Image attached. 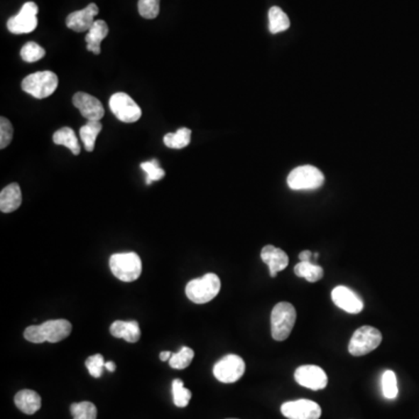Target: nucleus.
<instances>
[{
	"instance_id": "nucleus-1",
	"label": "nucleus",
	"mask_w": 419,
	"mask_h": 419,
	"mask_svg": "<svg viewBox=\"0 0 419 419\" xmlns=\"http://www.w3.org/2000/svg\"><path fill=\"white\" fill-rule=\"evenodd\" d=\"M72 331V325L69 320H47L41 325L28 326L25 330L23 337L29 342L42 344V342H58L68 338Z\"/></svg>"
},
{
	"instance_id": "nucleus-2",
	"label": "nucleus",
	"mask_w": 419,
	"mask_h": 419,
	"mask_svg": "<svg viewBox=\"0 0 419 419\" xmlns=\"http://www.w3.org/2000/svg\"><path fill=\"white\" fill-rule=\"evenodd\" d=\"M296 309L293 304L281 302L271 311V337L276 342H284L289 338L296 322Z\"/></svg>"
},
{
	"instance_id": "nucleus-3",
	"label": "nucleus",
	"mask_w": 419,
	"mask_h": 419,
	"mask_svg": "<svg viewBox=\"0 0 419 419\" xmlns=\"http://www.w3.org/2000/svg\"><path fill=\"white\" fill-rule=\"evenodd\" d=\"M222 288L220 278L209 273L200 278H195L187 284L185 293L191 302L196 304L209 303L219 293Z\"/></svg>"
},
{
	"instance_id": "nucleus-4",
	"label": "nucleus",
	"mask_w": 419,
	"mask_h": 419,
	"mask_svg": "<svg viewBox=\"0 0 419 419\" xmlns=\"http://www.w3.org/2000/svg\"><path fill=\"white\" fill-rule=\"evenodd\" d=\"M110 268L112 274L123 282H133L138 280L142 273V262L139 255L133 251L118 253L110 258Z\"/></svg>"
},
{
	"instance_id": "nucleus-5",
	"label": "nucleus",
	"mask_w": 419,
	"mask_h": 419,
	"mask_svg": "<svg viewBox=\"0 0 419 419\" xmlns=\"http://www.w3.org/2000/svg\"><path fill=\"white\" fill-rule=\"evenodd\" d=\"M58 77L53 71H38L23 78L21 87L26 94L36 99H43L55 92Z\"/></svg>"
},
{
	"instance_id": "nucleus-6",
	"label": "nucleus",
	"mask_w": 419,
	"mask_h": 419,
	"mask_svg": "<svg viewBox=\"0 0 419 419\" xmlns=\"http://www.w3.org/2000/svg\"><path fill=\"white\" fill-rule=\"evenodd\" d=\"M325 178L318 168L313 165H300L291 171L287 183L293 190H315L322 187Z\"/></svg>"
},
{
	"instance_id": "nucleus-7",
	"label": "nucleus",
	"mask_w": 419,
	"mask_h": 419,
	"mask_svg": "<svg viewBox=\"0 0 419 419\" xmlns=\"http://www.w3.org/2000/svg\"><path fill=\"white\" fill-rule=\"evenodd\" d=\"M382 342V334L373 326H362L352 335L349 352L353 357L369 354L376 349Z\"/></svg>"
},
{
	"instance_id": "nucleus-8",
	"label": "nucleus",
	"mask_w": 419,
	"mask_h": 419,
	"mask_svg": "<svg viewBox=\"0 0 419 419\" xmlns=\"http://www.w3.org/2000/svg\"><path fill=\"white\" fill-rule=\"evenodd\" d=\"M245 361L239 355L229 354L213 367V375L222 383H234L245 373Z\"/></svg>"
},
{
	"instance_id": "nucleus-9",
	"label": "nucleus",
	"mask_w": 419,
	"mask_h": 419,
	"mask_svg": "<svg viewBox=\"0 0 419 419\" xmlns=\"http://www.w3.org/2000/svg\"><path fill=\"white\" fill-rule=\"evenodd\" d=\"M111 111L123 123H136L141 118V109L139 105L124 92H116L110 98Z\"/></svg>"
},
{
	"instance_id": "nucleus-10",
	"label": "nucleus",
	"mask_w": 419,
	"mask_h": 419,
	"mask_svg": "<svg viewBox=\"0 0 419 419\" xmlns=\"http://www.w3.org/2000/svg\"><path fill=\"white\" fill-rule=\"evenodd\" d=\"M38 12L39 7L36 3L28 1L23 4L19 13L12 16L7 21V28L13 34H28L36 31L38 26Z\"/></svg>"
},
{
	"instance_id": "nucleus-11",
	"label": "nucleus",
	"mask_w": 419,
	"mask_h": 419,
	"mask_svg": "<svg viewBox=\"0 0 419 419\" xmlns=\"http://www.w3.org/2000/svg\"><path fill=\"white\" fill-rule=\"evenodd\" d=\"M281 413L288 419H320L322 408L313 401H290L282 404Z\"/></svg>"
},
{
	"instance_id": "nucleus-12",
	"label": "nucleus",
	"mask_w": 419,
	"mask_h": 419,
	"mask_svg": "<svg viewBox=\"0 0 419 419\" xmlns=\"http://www.w3.org/2000/svg\"><path fill=\"white\" fill-rule=\"evenodd\" d=\"M295 380L302 387L311 391H322L327 386V375L322 368L315 364L300 366L295 371Z\"/></svg>"
},
{
	"instance_id": "nucleus-13",
	"label": "nucleus",
	"mask_w": 419,
	"mask_h": 419,
	"mask_svg": "<svg viewBox=\"0 0 419 419\" xmlns=\"http://www.w3.org/2000/svg\"><path fill=\"white\" fill-rule=\"evenodd\" d=\"M331 297H332L333 303L339 309L344 310L351 315H358L364 310V302L361 298L349 288L338 285L333 289Z\"/></svg>"
},
{
	"instance_id": "nucleus-14",
	"label": "nucleus",
	"mask_w": 419,
	"mask_h": 419,
	"mask_svg": "<svg viewBox=\"0 0 419 419\" xmlns=\"http://www.w3.org/2000/svg\"><path fill=\"white\" fill-rule=\"evenodd\" d=\"M72 103L76 109H78V111L81 112L82 116L87 119V121L89 120H99L100 121L105 114L103 104L100 103V100L91 94H85V92L75 94L72 97Z\"/></svg>"
},
{
	"instance_id": "nucleus-15",
	"label": "nucleus",
	"mask_w": 419,
	"mask_h": 419,
	"mask_svg": "<svg viewBox=\"0 0 419 419\" xmlns=\"http://www.w3.org/2000/svg\"><path fill=\"white\" fill-rule=\"evenodd\" d=\"M99 13L96 4H89L85 9L81 11H76L69 14L67 18V27L72 29L75 32H89V29L94 25V18Z\"/></svg>"
},
{
	"instance_id": "nucleus-16",
	"label": "nucleus",
	"mask_w": 419,
	"mask_h": 419,
	"mask_svg": "<svg viewBox=\"0 0 419 419\" xmlns=\"http://www.w3.org/2000/svg\"><path fill=\"white\" fill-rule=\"evenodd\" d=\"M262 261L269 267L271 278H276L280 271H284L289 265L287 253L275 246L268 245L261 251Z\"/></svg>"
},
{
	"instance_id": "nucleus-17",
	"label": "nucleus",
	"mask_w": 419,
	"mask_h": 419,
	"mask_svg": "<svg viewBox=\"0 0 419 419\" xmlns=\"http://www.w3.org/2000/svg\"><path fill=\"white\" fill-rule=\"evenodd\" d=\"M110 332L113 337L124 339V340L131 342V344L139 342L140 337H141L139 322H136V320H132V322L116 320L111 325Z\"/></svg>"
},
{
	"instance_id": "nucleus-18",
	"label": "nucleus",
	"mask_w": 419,
	"mask_h": 419,
	"mask_svg": "<svg viewBox=\"0 0 419 419\" xmlns=\"http://www.w3.org/2000/svg\"><path fill=\"white\" fill-rule=\"evenodd\" d=\"M21 202H23V196H21L19 184H10V185H7L1 190V194H0V210H1V212H13L16 210L19 209Z\"/></svg>"
},
{
	"instance_id": "nucleus-19",
	"label": "nucleus",
	"mask_w": 419,
	"mask_h": 419,
	"mask_svg": "<svg viewBox=\"0 0 419 419\" xmlns=\"http://www.w3.org/2000/svg\"><path fill=\"white\" fill-rule=\"evenodd\" d=\"M16 408L26 415H34L41 408L42 401L39 393L29 389H23L14 397Z\"/></svg>"
},
{
	"instance_id": "nucleus-20",
	"label": "nucleus",
	"mask_w": 419,
	"mask_h": 419,
	"mask_svg": "<svg viewBox=\"0 0 419 419\" xmlns=\"http://www.w3.org/2000/svg\"><path fill=\"white\" fill-rule=\"evenodd\" d=\"M107 34H109L107 23L104 20H96L85 36L87 50L94 53L96 55H99L100 43L107 38Z\"/></svg>"
},
{
	"instance_id": "nucleus-21",
	"label": "nucleus",
	"mask_w": 419,
	"mask_h": 419,
	"mask_svg": "<svg viewBox=\"0 0 419 419\" xmlns=\"http://www.w3.org/2000/svg\"><path fill=\"white\" fill-rule=\"evenodd\" d=\"M53 141L56 145L65 146L67 148L70 149V152L74 155L81 153L77 136H76L74 129L70 127H63V129L56 131L53 136Z\"/></svg>"
},
{
	"instance_id": "nucleus-22",
	"label": "nucleus",
	"mask_w": 419,
	"mask_h": 419,
	"mask_svg": "<svg viewBox=\"0 0 419 419\" xmlns=\"http://www.w3.org/2000/svg\"><path fill=\"white\" fill-rule=\"evenodd\" d=\"M102 129H103V125L99 120H89L87 125L82 126L80 129V136H81L87 152H94L96 139H97L98 134L102 132Z\"/></svg>"
},
{
	"instance_id": "nucleus-23",
	"label": "nucleus",
	"mask_w": 419,
	"mask_h": 419,
	"mask_svg": "<svg viewBox=\"0 0 419 419\" xmlns=\"http://www.w3.org/2000/svg\"><path fill=\"white\" fill-rule=\"evenodd\" d=\"M293 271L298 278H305L310 283L318 282L324 276V269L311 261H300L295 266Z\"/></svg>"
},
{
	"instance_id": "nucleus-24",
	"label": "nucleus",
	"mask_w": 419,
	"mask_h": 419,
	"mask_svg": "<svg viewBox=\"0 0 419 419\" xmlns=\"http://www.w3.org/2000/svg\"><path fill=\"white\" fill-rule=\"evenodd\" d=\"M268 19H269V32L271 34H278L290 27V20L278 6L271 7L268 13Z\"/></svg>"
},
{
	"instance_id": "nucleus-25",
	"label": "nucleus",
	"mask_w": 419,
	"mask_h": 419,
	"mask_svg": "<svg viewBox=\"0 0 419 419\" xmlns=\"http://www.w3.org/2000/svg\"><path fill=\"white\" fill-rule=\"evenodd\" d=\"M191 141V129L182 127L176 133H168L163 138V142L168 148L182 149L187 147Z\"/></svg>"
},
{
	"instance_id": "nucleus-26",
	"label": "nucleus",
	"mask_w": 419,
	"mask_h": 419,
	"mask_svg": "<svg viewBox=\"0 0 419 419\" xmlns=\"http://www.w3.org/2000/svg\"><path fill=\"white\" fill-rule=\"evenodd\" d=\"M194 357V349H191L190 347H187V346H183L178 353H173L170 360H169V364L174 369H184V368L190 366Z\"/></svg>"
},
{
	"instance_id": "nucleus-27",
	"label": "nucleus",
	"mask_w": 419,
	"mask_h": 419,
	"mask_svg": "<svg viewBox=\"0 0 419 419\" xmlns=\"http://www.w3.org/2000/svg\"><path fill=\"white\" fill-rule=\"evenodd\" d=\"M70 411L74 419H97V408L87 401L71 404Z\"/></svg>"
},
{
	"instance_id": "nucleus-28",
	"label": "nucleus",
	"mask_w": 419,
	"mask_h": 419,
	"mask_svg": "<svg viewBox=\"0 0 419 419\" xmlns=\"http://www.w3.org/2000/svg\"><path fill=\"white\" fill-rule=\"evenodd\" d=\"M173 397L175 406L185 408L190 402L192 393L187 388H184L183 381L180 379L173 381Z\"/></svg>"
},
{
	"instance_id": "nucleus-29",
	"label": "nucleus",
	"mask_w": 419,
	"mask_h": 419,
	"mask_svg": "<svg viewBox=\"0 0 419 419\" xmlns=\"http://www.w3.org/2000/svg\"><path fill=\"white\" fill-rule=\"evenodd\" d=\"M20 55L27 63H34L45 58V50L36 42H27L26 45L21 48Z\"/></svg>"
},
{
	"instance_id": "nucleus-30",
	"label": "nucleus",
	"mask_w": 419,
	"mask_h": 419,
	"mask_svg": "<svg viewBox=\"0 0 419 419\" xmlns=\"http://www.w3.org/2000/svg\"><path fill=\"white\" fill-rule=\"evenodd\" d=\"M382 391L388 400H395L398 395L397 377L393 371H386L382 375Z\"/></svg>"
},
{
	"instance_id": "nucleus-31",
	"label": "nucleus",
	"mask_w": 419,
	"mask_h": 419,
	"mask_svg": "<svg viewBox=\"0 0 419 419\" xmlns=\"http://www.w3.org/2000/svg\"><path fill=\"white\" fill-rule=\"evenodd\" d=\"M141 169L147 174V178H146L147 185H149L152 182L160 181V180L165 178V171L160 167L156 158L141 163Z\"/></svg>"
},
{
	"instance_id": "nucleus-32",
	"label": "nucleus",
	"mask_w": 419,
	"mask_h": 419,
	"mask_svg": "<svg viewBox=\"0 0 419 419\" xmlns=\"http://www.w3.org/2000/svg\"><path fill=\"white\" fill-rule=\"evenodd\" d=\"M138 10L145 19H155L160 13V0H139Z\"/></svg>"
},
{
	"instance_id": "nucleus-33",
	"label": "nucleus",
	"mask_w": 419,
	"mask_h": 419,
	"mask_svg": "<svg viewBox=\"0 0 419 419\" xmlns=\"http://www.w3.org/2000/svg\"><path fill=\"white\" fill-rule=\"evenodd\" d=\"M85 366H87V371L90 373L91 376L98 377L103 375V369L105 368V360L102 354L91 355L85 361Z\"/></svg>"
},
{
	"instance_id": "nucleus-34",
	"label": "nucleus",
	"mask_w": 419,
	"mask_h": 419,
	"mask_svg": "<svg viewBox=\"0 0 419 419\" xmlns=\"http://www.w3.org/2000/svg\"><path fill=\"white\" fill-rule=\"evenodd\" d=\"M13 126L10 123V120L1 116L0 119V149L6 148L10 145L13 138Z\"/></svg>"
},
{
	"instance_id": "nucleus-35",
	"label": "nucleus",
	"mask_w": 419,
	"mask_h": 419,
	"mask_svg": "<svg viewBox=\"0 0 419 419\" xmlns=\"http://www.w3.org/2000/svg\"><path fill=\"white\" fill-rule=\"evenodd\" d=\"M312 253H311L310 251H303L300 255H298V258H300V261L305 262L311 261V258H312Z\"/></svg>"
},
{
	"instance_id": "nucleus-36",
	"label": "nucleus",
	"mask_w": 419,
	"mask_h": 419,
	"mask_svg": "<svg viewBox=\"0 0 419 419\" xmlns=\"http://www.w3.org/2000/svg\"><path fill=\"white\" fill-rule=\"evenodd\" d=\"M171 355H173L171 352H162L161 354H160V359H161L162 361H169V360H170Z\"/></svg>"
},
{
	"instance_id": "nucleus-37",
	"label": "nucleus",
	"mask_w": 419,
	"mask_h": 419,
	"mask_svg": "<svg viewBox=\"0 0 419 419\" xmlns=\"http://www.w3.org/2000/svg\"><path fill=\"white\" fill-rule=\"evenodd\" d=\"M105 368H107V371H111V373H113V371H116V364H114V362L112 361L105 362Z\"/></svg>"
},
{
	"instance_id": "nucleus-38",
	"label": "nucleus",
	"mask_w": 419,
	"mask_h": 419,
	"mask_svg": "<svg viewBox=\"0 0 419 419\" xmlns=\"http://www.w3.org/2000/svg\"><path fill=\"white\" fill-rule=\"evenodd\" d=\"M229 419H236V418H229Z\"/></svg>"
}]
</instances>
